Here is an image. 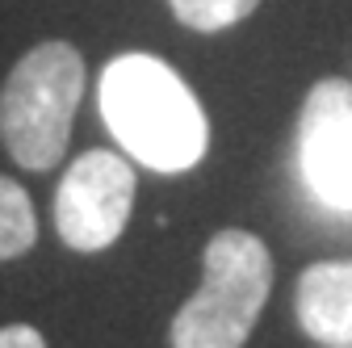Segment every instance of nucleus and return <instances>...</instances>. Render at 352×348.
<instances>
[{
  "instance_id": "obj_3",
  "label": "nucleus",
  "mask_w": 352,
  "mask_h": 348,
  "mask_svg": "<svg viewBox=\"0 0 352 348\" xmlns=\"http://www.w3.org/2000/svg\"><path fill=\"white\" fill-rule=\"evenodd\" d=\"M273 290V256L256 235L227 227L206 243L201 285L172 319V348H243Z\"/></svg>"
},
{
  "instance_id": "obj_7",
  "label": "nucleus",
  "mask_w": 352,
  "mask_h": 348,
  "mask_svg": "<svg viewBox=\"0 0 352 348\" xmlns=\"http://www.w3.org/2000/svg\"><path fill=\"white\" fill-rule=\"evenodd\" d=\"M34 239H38V219H34L30 193L17 181L0 177V260L30 252Z\"/></svg>"
},
{
  "instance_id": "obj_9",
  "label": "nucleus",
  "mask_w": 352,
  "mask_h": 348,
  "mask_svg": "<svg viewBox=\"0 0 352 348\" xmlns=\"http://www.w3.org/2000/svg\"><path fill=\"white\" fill-rule=\"evenodd\" d=\"M0 348H47V340L30 323H9V327H0Z\"/></svg>"
},
{
  "instance_id": "obj_6",
  "label": "nucleus",
  "mask_w": 352,
  "mask_h": 348,
  "mask_svg": "<svg viewBox=\"0 0 352 348\" xmlns=\"http://www.w3.org/2000/svg\"><path fill=\"white\" fill-rule=\"evenodd\" d=\"M294 311L302 331L323 348L352 340V260H319L298 277Z\"/></svg>"
},
{
  "instance_id": "obj_2",
  "label": "nucleus",
  "mask_w": 352,
  "mask_h": 348,
  "mask_svg": "<svg viewBox=\"0 0 352 348\" xmlns=\"http://www.w3.org/2000/svg\"><path fill=\"white\" fill-rule=\"evenodd\" d=\"M84 97V59L72 42H42L25 51L0 89V143L30 168L47 172L63 160Z\"/></svg>"
},
{
  "instance_id": "obj_1",
  "label": "nucleus",
  "mask_w": 352,
  "mask_h": 348,
  "mask_svg": "<svg viewBox=\"0 0 352 348\" xmlns=\"http://www.w3.org/2000/svg\"><path fill=\"white\" fill-rule=\"evenodd\" d=\"M97 105L113 143L143 168L185 172L210 147V126L193 89L155 55L109 59Z\"/></svg>"
},
{
  "instance_id": "obj_8",
  "label": "nucleus",
  "mask_w": 352,
  "mask_h": 348,
  "mask_svg": "<svg viewBox=\"0 0 352 348\" xmlns=\"http://www.w3.org/2000/svg\"><path fill=\"white\" fill-rule=\"evenodd\" d=\"M168 5H172V13H176L181 25L214 34V30L239 25L248 13H256L260 0H168Z\"/></svg>"
},
{
  "instance_id": "obj_10",
  "label": "nucleus",
  "mask_w": 352,
  "mask_h": 348,
  "mask_svg": "<svg viewBox=\"0 0 352 348\" xmlns=\"http://www.w3.org/2000/svg\"><path fill=\"white\" fill-rule=\"evenodd\" d=\"M331 348H352V340H348V344H331Z\"/></svg>"
},
{
  "instance_id": "obj_5",
  "label": "nucleus",
  "mask_w": 352,
  "mask_h": 348,
  "mask_svg": "<svg viewBox=\"0 0 352 348\" xmlns=\"http://www.w3.org/2000/svg\"><path fill=\"white\" fill-rule=\"evenodd\" d=\"M298 177L327 210L352 214V84L319 80L298 118Z\"/></svg>"
},
{
  "instance_id": "obj_4",
  "label": "nucleus",
  "mask_w": 352,
  "mask_h": 348,
  "mask_svg": "<svg viewBox=\"0 0 352 348\" xmlns=\"http://www.w3.org/2000/svg\"><path fill=\"white\" fill-rule=\"evenodd\" d=\"M135 206V168L122 151H84L67 164L63 181L55 189V227L59 239L76 252L109 248Z\"/></svg>"
}]
</instances>
